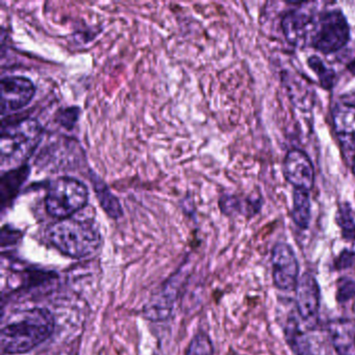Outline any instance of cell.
Instances as JSON below:
<instances>
[{
    "mask_svg": "<svg viewBox=\"0 0 355 355\" xmlns=\"http://www.w3.org/2000/svg\"><path fill=\"white\" fill-rule=\"evenodd\" d=\"M55 328V317L49 309L35 307L18 311L1 330V348L8 354L30 352L51 338Z\"/></svg>",
    "mask_w": 355,
    "mask_h": 355,
    "instance_id": "6da1fadb",
    "label": "cell"
},
{
    "mask_svg": "<svg viewBox=\"0 0 355 355\" xmlns=\"http://www.w3.org/2000/svg\"><path fill=\"white\" fill-rule=\"evenodd\" d=\"M47 238L60 252L73 259L90 257L101 245V234L89 220H60L47 230Z\"/></svg>",
    "mask_w": 355,
    "mask_h": 355,
    "instance_id": "7a4b0ae2",
    "label": "cell"
},
{
    "mask_svg": "<svg viewBox=\"0 0 355 355\" xmlns=\"http://www.w3.org/2000/svg\"><path fill=\"white\" fill-rule=\"evenodd\" d=\"M42 126L34 118L3 122L0 136V165L13 170L33 155L42 139Z\"/></svg>",
    "mask_w": 355,
    "mask_h": 355,
    "instance_id": "3957f363",
    "label": "cell"
},
{
    "mask_svg": "<svg viewBox=\"0 0 355 355\" xmlns=\"http://www.w3.org/2000/svg\"><path fill=\"white\" fill-rule=\"evenodd\" d=\"M88 197L86 184L76 178L62 176L49 184L45 209L51 217L67 219L86 207Z\"/></svg>",
    "mask_w": 355,
    "mask_h": 355,
    "instance_id": "277c9868",
    "label": "cell"
},
{
    "mask_svg": "<svg viewBox=\"0 0 355 355\" xmlns=\"http://www.w3.org/2000/svg\"><path fill=\"white\" fill-rule=\"evenodd\" d=\"M350 39V28L340 10L323 12L313 18L309 43L320 53H334L346 46Z\"/></svg>",
    "mask_w": 355,
    "mask_h": 355,
    "instance_id": "5b68a950",
    "label": "cell"
},
{
    "mask_svg": "<svg viewBox=\"0 0 355 355\" xmlns=\"http://www.w3.org/2000/svg\"><path fill=\"white\" fill-rule=\"evenodd\" d=\"M272 277L278 290L284 292L295 291L298 284L299 263L290 245L277 243L272 249Z\"/></svg>",
    "mask_w": 355,
    "mask_h": 355,
    "instance_id": "8992f818",
    "label": "cell"
},
{
    "mask_svg": "<svg viewBox=\"0 0 355 355\" xmlns=\"http://www.w3.org/2000/svg\"><path fill=\"white\" fill-rule=\"evenodd\" d=\"M35 95L32 80L24 76H7L1 80V115L26 107Z\"/></svg>",
    "mask_w": 355,
    "mask_h": 355,
    "instance_id": "52a82bcc",
    "label": "cell"
},
{
    "mask_svg": "<svg viewBox=\"0 0 355 355\" xmlns=\"http://www.w3.org/2000/svg\"><path fill=\"white\" fill-rule=\"evenodd\" d=\"M284 173L286 180L296 190L309 192L315 182V171L309 157L298 149L286 153L284 161Z\"/></svg>",
    "mask_w": 355,
    "mask_h": 355,
    "instance_id": "ba28073f",
    "label": "cell"
},
{
    "mask_svg": "<svg viewBox=\"0 0 355 355\" xmlns=\"http://www.w3.org/2000/svg\"><path fill=\"white\" fill-rule=\"evenodd\" d=\"M295 291L299 315L306 323H313L317 319L321 300V291L315 276L309 272L303 274Z\"/></svg>",
    "mask_w": 355,
    "mask_h": 355,
    "instance_id": "9c48e42d",
    "label": "cell"
},
{
    "mask_svg": "<svg viewBox=\"0 0 355 355\" xmlns=\"http://www.w3.org/2000/svg\"><path fill=\"white\" fill-rule=\"evenodd\" d=\"M313 18L303 9H293L282 18V28L290 44L303 46L306 44L313 30Z\"/></svg>",
    "mask_w": 355,
    "mask_h": 355,
    "instance_id": "30bf717a",
    "label": "cell"
},
{
    "mask_svg": "<svg viewBox=\"0 0 355 355\" xmlns=\"http://www.w3.org/2000/svg\"><path fill=\"white\" fill-rule=\"evenodd\" d=\"M334 130L340 145L355 151V105L340 103L332 111Z\"/></svg>",
    "mask_w": 355,
    "mask_h": 355,
    "instance_id": "8fae6325",
    "label": "cell"
},
{
    "mask_svg": "<svg viewBox=\"0 0 355 355\" xmlns=\"http://www.w3.org/2000/svg\"><path fill=\"white\" fill-rule=\"evenodd\" d=\"M330 342L338 355H355V324L350 320L338 319L328 326Z\"/></svg>",
    "mask_w": 355,
    "mask_h": 355,
    "instance_id": "7c38bea8",
    "label": "cell"
},
{
    "mask_svg": "<svg viewBox=\"0 0 355 355\" xmlns=\"http://www.w3.org/2000/svg\"><path fill=\"white\" fill-rule=\"evenodd\" d=\"M284 78L288 96L294 105L303 111L311 110L315 103V91L311 84L297 74L288 73L284 76Z\"/></svg>",
    "mask_w": 355,
    "mask_h": 355,
    "instance_id": "4fadbf2b",
    "label": "cell"
},
{
    "mask_svg": "<svg viewBox=\"0 0 355 355\" xmlns=\"http://www.w3.org/2000/svg\"><path fill=\"white\" fill-rule=\"evenodd\" d=\"M28 173L30 169L28 166H22L17 169L8 170L7 173L3 174L0 182V200L3 209L17 196L20 187L26 182Z\"/></svg>",
    "mask_w": 355,
    "mask_h": 355,
    "instance_id": "5bb4252c",
    "label": "cell"
},
{
    "mask_svg": "<svg viewBox=\"0 0 355 355\" xmlns=\"http://www.w3.org/2000/svg\"><path fill=\"white\" fill-rule=\"evenodd\" d=\"M286 343L295 355H313V343L306 332L301 328L298 320L290 318L284 328Z\"/></svg>",
    "mask_w": 355,
    "mask_h": 355,
    "instance_id": "9a60e30c",
    "label": "cell"
},
{
    "mask_svg": "<svg viewBox=\"0 0 355 355\" xmlns=\"http://www.w3.org/2000/svg\"><path fill=\"white\" fill-rule=\"evenodd\" d=\"M91 182H93L95 194H96L97 198H98L99 203H101L103 211H105L110 217L113 218V219H118V218L121 217L122 214H123L121 205H120L117 197L107 188V184L94 173H93V175L92 173H91Z\"/></svg>",
    "mask_w": 355,
    "mask_h": 355,
    "instance_id": "2e32d148",
    "label": "cell"
},
{
    "mask_svg": "<svg viewBox=\"0 0 355 355\" xmlns=\"http://www.w3.org/2000/svg\"><path fill=\"white\" fill-rule=\"evenodd\" d=\"M220 207L226 215H239L252 217L261 209V199H241L236 196H224L220 200Z\"/></svg>",
    "mask_w": 355,
    "mask_h": 355,
    "instance_id": "e0dca14e",
    "label": "cell"
},
{
    "mask_svg": "<svg viewBox=\"0 0 355 355\" xmlns=\"http://www.w3.org/2000/svg\"><path fill=\"white\" fill-rule=\"evenodd\" d=\"M293 221L298 227L306 230L311 223V205L309 192L295 189L293 193Z\"/></svg>",
    "mask_w": 355,
    "mask_h": 355,
    "instance_id": "ac0fdd59",
    "label": "cell"
},
{
    "mask_svg": "<svg viewBox=\"0 0 355 355\" xmlns=\"http://www.w3.org/2000/svg\"><path fill=\"white\" fill-rule=\"evenodd\" d=\"M309 68L315 72L322 88L331 90L336 85V74L334 69L325 65L323 61L317 55H311L307 60Z\"/></svg>",
    "mask_w": 355,
    "mask_h": 355,
    "instance_id": "d6986e66",
    "label": "cell"
},
{
    "mask_svg": "<svg viewBox=\"0 0 355 355\" xmlns=\"http://www.w3.org/2000/svg\"><path fill=\"white\" fill-rule=\"evenodd\" d=\"M336 223L340 228L343 238L355 242V218L350 205L345 203L336 213Z\"/></svg>",
    "mask_w": 355,
    "mask_h": 355,
    "instance_id": "ffe728a7",
    "label": "cell"
},
{
    "mask_svg": "<svg viewBox=\"0 0 355 355\" xmlns=\"http://www.w3.org/2000/svg\"><path fill=\"white\" fill-rule=\"evenodd\" d=\"M186 355H214L211 338L205 332H198L191 340Z\"/></svg>",
    "mask_w": 355,
    "mask_h": 355,
    "instance_id": "44dd1931",
    "label": "cell"
},
{
    "mask_svg": "<svg viewBox=\"0 0 355 355\" xmlns=\"http://www.w3.org/2000/svg\"><path fill=\"white\" fill-rule=\"evenodd\" d=\"M355 297V282L348 277L340 278L338 282L336 299L338 302L344 303Z\"/></svg>",
    "mask_w": 355,
    "mask_h": 355,
    "instance_id": "7402d4cb",
    "label": "cell"
},
{
    "mask_svg": "<svg viewBox=\"0 0 355 355\" xmlns=\"http://www.w3.org/2000/svg\"><path fill=\"white\" fill-rule=\"evenodd\" d=\"M355 253L354 251L345 249L338 255L336 261V268L338 270L347 269V268L354 266Z\"/></svg>",
    "mask_w": 355,
    "mask_h": 355,
    "instance_id": "603a6c76",
    "label": "cell"
},
{
    "mask_svg": "<svg viewBox=\"0 0 355 355\" xmlns=\"http://www.w3.org/2000/svg\"><path fill=\"white\" fill-rule=\"evenodd\" d=\"M78 110L76 107H71V109L64 110L60 115L59 121L63 124L65 128H70L76 123L78 119Z\"/></svg>",
    "mask_w": 355,
    "mask_h": 355,
    "instance_id": "cb8c5ba5",
    "label": "cell"
},
{
    "mask_svg": "<svg viewBox=\"0 0 355 355\" xmlns=\"http://www.w3.org/2000/svg\"><path fill=\"white\" fill-rule=\"evenodd\" d=\"M347 101L345 103H350V105H355V91L354 92H351L350 94L347 95Z\"/></svg>",
    "mask_w": 355,
    "mask_h": 355,
    "instance_id": "d4e9b609",
    "label": "cell"
},
{
    "mask_svg": "<svg viewBox=\"0 0 355 355\" xmlns=\"http://www.w3.org/2000/svg\"><path fill=\"white\" fill-rule=\"evenodd\" d=\"M349 71L355 76V59L348 65Z\"/></svg>",
    "mask_w": 355,
    "mask_h": 355,
    "instance_id": "484cf974",
    "label": "cell"
},
{
    "mask_svg": "<svg viewBox=\"0 0 355 355\" xmlns=\"http://www.w3.org/2000/svg\"><path fill=\"white\" fill-rule=\"evenodd\" d=\"M352 171H353V173H354V175H355V157H354V159H353Z\"/></svg>",
    "mask_w": 355,
    "mask_h": 355,
    "instance_id": "4316f807",
    "label": "cell"
},
{
    "mask_svg": "<svg viewBox=\"0 0 355 355\" xmlns=\"http://www.w3.org/2000/svg\"><path fill=\"white\" fill-rule=\"evenodd\" d=\"M354 253H355V251H354ZM354 267H355V259H354Z\"/></svg>",
    "mask_w": 355,
    "mask_h": 355,
    "instance_id": "83f0119b",
    "label": "cell"
}]
</instances>
